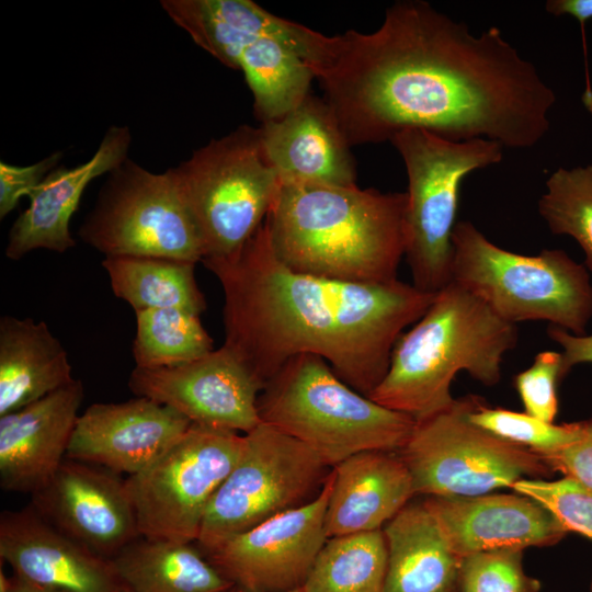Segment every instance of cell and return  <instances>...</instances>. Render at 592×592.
Wrapping results in <instances>:
<instances>
[{
    "mask_svg": "<svg viewBox=\"0 0 592 592\" xmlns=\"http://www.w3.org/2000/svg\"><path fill=\"white\" fill-rule=\"evenodd\" d=\"M314 77L350 147L421 128L528 148L548 130L556 101L498 27L474 35L421 0L394 3L372 33L337 35Z\"/></svg>",
    "mask_w": 592,
    "mask_h": 592,
    "instance_id": "cell-1",
    "label": "cell"
},
{
    "mask_svg": "<svg viewBox=\"0 0 592 592\" xmlns=\"http://www.w3.org/2000/svg\"><path fill=\"white\" fill-rule=\"evenodd\" d=\"M202 262L223 288L224 344L263 385L289 358L312 354L368 397L436 294L398 278L353 283L294 271L275 254L265 220L237 252Z\"/></svg>",
    "mask_w": 592,
    "mask_h": 592,
    "instance_id": "cell-2",
    "label": "cell"
},
{
    "mask_svg": "<svg viewBox=\"0 0 592 592\" xmlns=\"http://www.w3.org/2000/svg\"><path fill=\"white\" fill-rule=\"evenodd\" d=\"M406 193L354 185L282 184L265 218L289 269L353 283L397 280L406 250Z\"/></svg>",
    "mask_w": 592,
    "mask_h": 592,
    "instance_id": "cell-3",
    "label": "cell"
},
{
    "mask_svg": "<svg viewBox=\"0 0 592 592\" xmlns=\"http://www.w3.org/2000/svg\"><path fill=\"white\" fill-rule=\"evenodd\" d=\"M517 340L516 325L451 282L399 337L388 371L368 398L415 422L424 420L454 403L451 385L462 371L485 386L497 385L503 357Z\"/></svg>",
    "mask_w": 592,
    "mask_h": 592,
    "instance_id": "cell-4",
    "label": "cell"
},
{
    "mask_svg": "<svg viewBox=\"0 0 592 592\" xmlns=\"http://www.w3.org/2000/svg\"><path fill=\"white\" fill-rule=\"evenodd\" d=\"M261 422L298 440L331 468L365 451L399 452L415 421L345 384L321 357L289 358L258 399Z\"/></svg>",
    "mask_w": 592,
    "mask_h": 592,
    "instance_id": "cell-5",
    "label": "cell"
},
{
    "mask_svg": "<svg viewBox=\"0 0 592 592\" xmlns=\"http://www.w3.org/2000/svg\"><path fill=\"white\" fill-rule=\"evenodd\" d=\"M452 281L483 300L500 318L516 325L547 321L574 335L587 334L592 319L589 270L563 250L524 255L491 242L474 224L456 223Z\"/></svg>",
    "mask_w": 592,
    "mask_h": 592,
    "instance_id": "cell-6",
    "label": "cell"
},
{
    "mask_svg": "<svg viewBox=\"0 0 592 592\" xmlns=\"http://www.w3.org/2000/svg\"><path fill=\"white\" fill-rule=\"evenodd\" d=\"M390 141L408 175L405 257L412 284L435 294L452 281L460 183L470 172L499 163L503 146L487 138L454 141L421 128L400 130Z\"/></svg>",
    "mask_w": 592,
    "mask_h": 592,
    "instance_id": "cell-7",
    "label": "cell"
},
{
    "mask_svg": "<svg viewBox=\"0 0 592 592\" xmlns=\"http://www.w3.org/2000/svg\"><path fill=\"white\" fill-rule=\"evenodd\" d=\"M171 169L198 231L203 260L241 249L264 223L282 185L264 155L260 127L248 125Z\"/></svg>",
    "mask_w": 592,
    "mask_h": 592,
    "instance_id": "cell-8",
    "label": "cell"
},
{
    "mask_svg": "<svg viewBox=\"0 0 592 592\" xmlns=\"http://www.w3.org/2000/svg\"><path fill=\"white\" fill-rule=\"evenodd\" d=\"M481 400L468 395L415 422L398 452L409 469L415 496L475 497L511 488L521 479L553 474L538 454L470 422L468 414Z\"/></svg>",
    "mask_w": 592,
    "mask_h": 592,
    "instance_id": "cell-9",
    "label": "cell"
},
{
    "mask_svg": "<svg viewBox=\"0 0 592 592\" xmlns=\"http://www.w3.org/2000/svg\"><path fill=\"white\" fill-rule=\"evenodd\" d=\"M240 456L213 497L197 537L204 554L315 499L330 474L312 449L261 422L243 434Z\"/></svg>",
    "mask_w": 592,
    "mask_h": 592,
    "instance_id": "cell-10",
    "label": "cell"
},
{
    "mask_svg": "<svg viewBox=\"0 0 592 592\" xmlns=\"http://www.w3.org/2000/svg\"><path fill=\"white\" fill-rule=\"evenodd\" d=\"M78 235L105 257L197 263L204 255L172 169L155 173L129 158L109 173Z\"/></svg>",
    "mask_w": 592,
    "mask_h": 592,
    "instance_id": "cell-11",
    "label": "cell"
},
{
    "mask_svg": "<svg viewBox=\"0 0 592 592\" xmlns=\"http://www.w3.org/2000/svg\"><path fill=\"white\" fill-rule=\"evenodd\" d=\"M237 432L191 424L126 487L144 538L196 543L206 510L243 447Z\"/></svg>",
    "mask_w": 592,
    "mask_h": 592,
    "instance_id": "cell-12",
    "label": "cell"
},
{
    "mask_svg": "<svg viewBox=\"0 0 592 592\" xmlns=\"http://www.w3.org/2000/svg\"><path fill=\"white\" fill-rule=\"evenodd\" d=\"M128 387L192 424L247 434L261 423L258 399L264 385L225 344L179 366L135 367Z\"/></svg>",
    "mask_w": 592,
    "mask_h": 592,
    "instance_id": "cell-13",
    "label": "cell"
},
{
    "mask_svg": "<svg viewBox=\"0 0 592 592\" xmlns=\"http://www.w3.org/2000/svg\"><path fill=\"white\" fill-rule=\"evenodd\" d=\"M330 471L311 501L278 514L205 554L235 585L250 592H287L301 588L326 543Z\"/></svg>",
    "mask_w": 592,
    "mask_h": 592,
    "instance_id": "cell-14",
    "label": "cell"
},
{
    "mask_svg": "<svg viewBox=\"0 0 592 592\" xmlns=\"http://www.w3.org/2000/svg\"><path fill=\"white\" fill-rule=\"evenodd\" d=\"M32 498L45 520L102 557L141 537L125 480L101 466L66 458Z\"/></svg>",
    "mask_w": 592,
    "mask_h": 592,
    "instance_id": "cell-15",
    "label": "cell"
},
{
    "mask_svg": "<svg viewBox=\"0 0 592 592\" xmlns=\"http://www.w3.org/2000/svg\"><path fill=\"white\" fill-rule=\"evenodd\" d=\"M191 424L174 409L146 397L93 403L79 415L66 458L133 476L159 458Z\"/></svg>",
    "mask_w": 592,
    "mask_h": 592,
    "instance_id": "cell-16",
    "label": "cell"
},
{
    "mask_svg": "<svg viewBox=\"0 0 592 592\" xmlns=\"http://www.w3.org/2000/svg\"><path fill=\"white\" fill-rule=\"evenodd\" d=\"M0 558L13 574L55 592H127L111 559L60 532L32 504L1 513Z\"/></svg>",
    "mask_w": 592,
    "mask_h": 592,
    "instance_id": "cell-17",
    "label": "cell"
},
{
    "mask_svg": "<svg viewBox=\"0 0 592 592\" xmlns=\"http://www.w3.org/2000/svg\"><path fill=\"white\" fill-rule=\"evenodd\" d=\"M424 502L460 558L482 551L550 546L568 534L543 505L516 492L426 497Z\"/></svg>",
    "mask_w": 592,
    "mask_h": 592,
    "instance_id": "cell-18",
    "label": "cell"
},
{
    "mask_svg": "<svg viewBox=\"0 0 592 592\" xmlns=\"http://www.w3.org/2000/svg\"><path fill=\"white\" fill-rule=\"evenodd\" d=\"M84 397L83 384H70L19 410L0 415V486L35 493L66 459Z\"/></svg>",
    "mask_w": 592,
    "mask_h": 592,
    "instance_id": "cell-19",
    "label": "cell"
},
{
    "mask_svg": "<svg viewBox=\"0 0 592 592\" xmlns=\"http://www.w3.org/2000/svg\"><path fill=\"white\" fill-rule=\"evenodd\" d=\"M260 133L282 184H356L350 145L322 98L309 93L282 117L262 123Z\"/></svg>",
    "mask_w": 592,
    "mask_h": 592,
    "instance_id": "cell-20",
    "label": "cell"
},
{
    "mask_svg": "<svg viewBox=\"0 0 592 592\" xmlns=\"http://www.w3.org/2000/svg\"><path fill=\"white\" fill-rule=\"evenodd\" d=\"M130 141L127 126H111L88 161L73 168L54 169L29 195V207L12 225L7 258L19 260L36 249L64 253L75 247L69 224L86 187L128 158Z\"/></svg>",
    "mask_w": 592,
    "mask_h": 592,
    "instance_id": "cell-21",
    "label": "cell"
},
{
    "mask_svg": "<svg viewBox=\"0 0 592 592\" xmlns=\"http://www.w3.org/2000/svg\"><path fill=\"white\" fill-rule=\"evenodd\" d=\"M331 474L328 538L383 530L415 497L411 475L398 452L356 453L333 466Z\"/></svg>",
    "mask_w": 592,
    "mask_h": 592,
    "instance_id": "cell-22",
    "label": "cell"
},
{
    "mask_svg": "<svg viewBox=\"0 0 592 592\" xmlns=\"http://www.w3.org/2000/svg\"><path fill=\"white\" fill-rule=\"evenodd\" d=\"M383 533L388 551L384 592H460L463 558L424 500L410 501Z\"/></svg>",
    "mask_w": 592,
    "mask_h": 592,
    "instance_id": "cell-23",
    "label": "cell"
},
{
    "mask_svg": "<svg viewBox=\"0 0 592 592\" xmlns=\"http://www.w3.org/2000/svg\"><path fill=\"white\" fill-rule=\"evenodd\" d=\"M68 354L44 321L0 319V415L70 384Z\"/></svg>",
    "mask_w": 592,
    "mask_h": 592,
    "instance_id": "cell-24",
    "label": "cell"
},
{
    "mask_svg": "<svg viewBox=\"0 0 592 592\" xmlns=\"http://www.w3.org/2000/svg\"><path fill=\"white\" fill-rule=\"evenodd\" d=\"M169 18L201 48L235 69L236 57L252 34L269 32L305 45L311 29L280 18L250 0H162Z\"/></svg>",
    "mask_w": 592,
    "mask_h": 592,
    "instance_id": "cell-25",
    "label": "cell"
},
{
    "mask_svg": "<svg viewBox=\"0 0 592 592\" xmlns=\"http://www.w3.org/2000/svg\"><path fill=\"white\" fill-rule=\"evenodd\" d=\"M139 538L111 558L127 592H228L235 587L193 543Z\"/></svg>",
    "mask_w": 592,
    "mask_h": 592,
    "instance_id": "cell-26",
    "label": "cell"
},
{
    "mask_svg": "<svg viewBox=\"0 0 592 592\" xmlns=\"http://www.w3.org/2000/svg\"><path fill=\"white\" fill-rule=\"evenodd\" d=\"M195 264L155 257H105L102 261L114 295L135 311L179 308L200 316L206 300L195 280Z\"/></svg>",
    "mask_w": 592,
    "mask_h": 592,
    "instance_id": "cell-27",
    "label": "cell"
},
{
    "mask_svg": "<svg viewBox=\"0 0 592 592\" xmlns=\"http://www.w3.org/2000/svg\"><path fill=\"white\" fill-rule=\"evenodd\" d=\"M388 551L383 530L327 538L303 592H384Z\"/></svg>",
    "mask_w": 592,
    "mask_h": 592,
    "instance_id": "cell-28",
    "label": "cell"
},
{
    "mask_svg": "<svg viewBox=\"0 0 592 592\" xmlns=\"http://www.w3.org/2000/svg\"><path fill=\"white\" fill-rule=\"evenodd\" d=\"M135 315V367L179 366L214 350L213 339L198 315L179 308L146 309Z\"/></svg>",
    "mask_w": 592,
    "mask_h": 592,
    "instance_id": "cell-29",
    "label": "cell"
},
{
    "mask_svg": "<svg viewBox=\"0 0 592 592\" xmlns=\"http://www.w3.org/2000/svg\"><path fill=\"white\" fill-rule=\"evenodd\" d=\"M538 210L554 235H568L581 247L592 272V166L559 168L546 182Z\"/></svg>",
    "mask_w": 592,
    "mask_h": 592,
    "instance_id": "cell-30",
    "label": "cell"
},
{
    "mask_svg": "<svg viewBox=\"0 0 592 592\" xmlns=\"http://www.w3.org/2000/svg\"><path fill=\"white\" fill-rule=\"evenodd\" d=\"M470 422L479 428L538 455L561 449L580 434V423L555 424L504 408L488 407L483 399L469 412Z\"/></svg>",
    "mask_w": 592,
    "mask_h": 592,
    "instance_id": "cell-31",
    "label": "cell"
},
{
    "mask_svg": "<svg viewBox=\"0 0 592 592\" xmlns=\"http://www.w3.org/2000/svg\"><path fill=\"white\" fill-rule=\"evenodd\" d=\"M543 505L567 532L592 540V488L570 477L521 479L511 487Z\"/></svg>",
    "mask_w": 592,
    "mask_h": 592,
    "instance_id": "cell-32",
    "label": "cell"
},
{
    "mask_svg": "<svg viewBox=\"0 0 592 592\" xmlns=\"http://www.w3.org/2000/svg\"><path fill=\"white\" fill-rule=\"evenodd\" d=\"M522 551L501 549L463 558L460 592H538L539 581L523 570Z\"/></svg>",
    "mask_w": 592,
    "mask_h": 592,
    "instance_id": "cell-33",
    "label": "cell"
},
{
    "mask_svg": "<svg viewBox=\"0 0 592 592\" xmlns=\"http://www.w3.org/2000/svg\"><path fill=\"white\" fill-rule=\"evenodd\" d=\"M562 378L561 352L537 353L532 365L514 376V387L525 412L554 422L558 412L557 385Z\"/></svg>",
    "mask_w": 592,
    "mask_h": 592,
    "instance_id": "cell-34",
    "label": "cell"
},
{
    "mask_svg": "<svg viewBox=\"0 0 592 592\" xmlns=\"http://www.w3.org/2000/svg\"><path fill=\"white\" fill-rule=\"evenodd\" d=\"M60 159L61 152H53L41 161L24 167L1 161L0 217L10 214L22 196H29L56 169Z\"/></svg>",
    "mask_w": 592,
    "mask_h": 592,
    "instance_id": "cell-35",
    "label": "cell"
},
{
    "mask_svg": "<svg viewBox=\"0 0 592 592\" xmlns=\"http://www.w3.org/2000/svg\"><path fill=\"white\" fill-rule=\"evenodd\" d=\"M580 423L578 439L561 449L539 455L551 469L592 488V418Z\"/></svg>",
    "mask_w": 592,
    "mask_h": 592,
    "instance_id": "cell-36",
    "label": "cell"
},
{
    "mask_svg": "<svg viewBox=\"0 0 592 592\" xmlns=\"http://www.w3.org/2000/svg\"><path fill=\"white\" fill-rule=\"evenodd\" d=\"M547 334L562 348V376H567L578 364L592 363V334L574 335L559 327L549 325Z\"/></svg>",
    "mask_w": 592,
    "mask_h": 592,
    "instance_id": "cell-37",
    "label": "cell"
},
{
    "mask_svg": "<svg viewBox=\"0 0 592 592\" xmlns=\"http://www.w3.org/2000/svg\"><path fill=\"white\" fill-rule=\"evenodd\" d=\"M546 10L554 15H571L584 23L592 19V0H549Z\"/></svg>",
    "mask_w": 592,
    "mask_h": 592,
    "instance_id": "cell-38",
    "label": "cell"
},
{
    "mask_svg": "<svg viewBox=\"0 0 592 592\" xmlns=\"http://www.w3.org/2000/svg\"><path fill=\"white\" fill-rule=\"evenodd\" d=\"M0 592H55L31 583L15 574L7 576L0 570Z\"/></svg>",
    "mask_w": 592,
    "mask_h": 592,
    "instance_id": "cell-39",
    "label": "cell"
},
{
    "mask_svg": "<svg viewBox=\"0 0 592 592\" xmlns=\"http://www.w3.org/2000/svg\"><path fill=\"white\" fill-rule=\"evenodd\" d=\"M228 592H250V591L244 590V589H242V588H240V587L235 585V587H232ZM287 592H303V591H301V589L299 588V589H295V590L287 591Z\"/></svg>",
    "mask_w": 592,
    "mask_h": 592,
    "instance_id": "cell-40",
    "label": "cell"
},
{
    "mask_svg": "<svg viewBox=\"0 0 592 592\" xmlns=\"http://www.w3.org/2000/svg\"><path fill=\"white\" fill-rule=\"evenodd\" d=\"M588 592H592V579H591L590 588H589V591H588Z\"/></svg>",
    "mask_w": 592,
    "mask_h": 592,
    "instance_id": "cell-41",
    "label": "cell"
}]
</instances>
